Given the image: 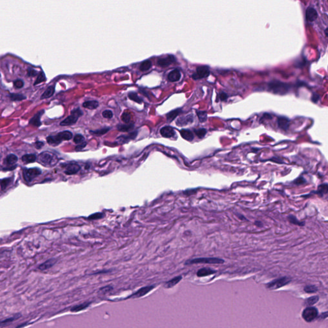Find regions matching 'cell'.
Here are the masks:
<instances>
[{"label":"cell","instance_id":"18","mask_svg":"<svg viewBox=\"0 0 328 328\" xmlns=\"http://www.w3.org/2000/svg\"><path fill=\"white\" fill-rule=\"evenodd\" d=\"M58 139L62 142L63 141H69L73 137V133L69 131H64L56 135Z\"/></svg>","mask_w":328,"mask_h":328},{"label":"cell","instance_id":"30","mask_svg":"<svg viewBox=\"0 0 328 328\" xmlns=\"http://www.w3.org/2000/svg\"><path fill=\"white\" fill-rule=\"evenodd\" d=\"M287 218H288V220H289V222H290L292 224H294V225H297V226H305V222L299 221V220H298L296 217L292 215H290L288 216Z\"/></svg>","mask_w":328,"mask_h":328},{"label":"cell","instance_id":"29","mask_svg":"<svg viewBox=\"0 0 328 328\" xmlns=\"http://www.w3.org/2000/svg\"><path fill=\"white\" fill-rule=\"evenodd\" d=\"M327 189L328 186L327 183L321 184L318 187V189L317 192H316V194H317L320 196H323L327 193Z\"/></svg>","mask_w":328,"mask_h":328},{"label":"cell","instance_id":"8","mask_svg":"<svg viewBox=\"0 0 328 328\" xmlns=\"http://www.w3.org/2000/svg\"><path fill=\"white\" fill-rule=\"evenodd\" d=\"M290 281V279H288L287 277H284V278H281L278 279L274 280V281L270 282L267 285L268 288L270 289H276L279 288L280 287H282L285 285L288 284V283Z\"/></svg>","mask_w":328,"mask_h":328},{"label":"cell","instance_id":"25","mask_svg":"<svg viewBox=\"0 0 328 328\" xmlns=\"http://www.w3.org/2000/svg\"><path fill=\"white\" fill-rule=\"evenodd\" d=\"M47 142L51 145L56 146L59 145L62 142L56 135L55 136H49L47 137Z\"/></svg>","mask_w":328,"mask_h":328},{"label":"cell","instance_id":"53","mask_svg":"<svg viewBox=\"0 0 328 328\" xmlns=\"http://www.w3.org/2000/svg\"><path fill=\"white\" fill-rule=\"evenodd\" d=\"M320 99V96H319V95H318L316 93H314L312 95V101L313 102L315 103H317L318 102V101Z\"/></svg>","mask_w":328,"mask_h":328},{"label":"cell","instance_id":"56","mask_svg":"<svg viewBox=\"0 0 328 328\" xmlns=\"http://www.w3.org/2000/svg\"><path fill=\"white\" fill-rule=\"evenodd\" d=\"M255 225L256 226H258V227H259V228H261V227H262V226H263V224H262V222L261 221H260V220H256V221H255Z\"/></svg>","mask_w":328,"mask_h":328},{"label":"cell","instance_id":"49","mask_svg":"<svg viewBox=\"0 0 328 328\" xmlns=\"http://www.w3.org/2000/svg\"><path fill=\"white\" fill-rule=\"evenodd\" d=\"M14 86L16 89H21L24 86V82L21 80H17L14 82Z\"/></svg>","mask_w":328,"mask_h":328},{"label":"cell","instance_id":"43","mask_svg":"<svg viewBox=\"0 0 328 328\" xmlns=\"http://www.w3.org/2000/svg\"><path fill=\"white\" fill-rule=\"evenodd\" d=\"M105 217V214L103 213H99V212H97V213H95L91 215L90 216L88 217V219H90V220H97V219H102L103 217Z\"/></svg>","mask_w":328,"mask_h":328},{"label":"cell","instance_id":"42","mask_svg":"<svg viewBox=\"0 0 328 328\" xmlns=\"http://www.w3.org/2000/svg\"><path fill=\"white\" fill-rule=\"evenodd\" d=\"M46 80V78L45 74H44L43 71H42V72L40 73L38 75L37 78L36 80H35V82L34 83V85L39 84V83H40L42 82H45Z\"/></svg>","mask_w":328,"mask_h":328},{"label":"cell","instance_id":"15","mask_svg":"<svg viewBox=\"0 0 328 328\" xmlns=\"http://www.w3.org/2000/svg\"><path fill=\"white\" fill-rule=\"evenodd\" d=\"M44 112V110H41V111H39L38 113H37V114L32 118L31 120L30 121V124L34 125L35 126L39 127L41 125L40 118L41 116L43 115Z\"/></svg>","mask_w":328,"mask_h":328},{"label":"cell","instance_id":"39","mask_svg":"<svg viewBox=\"0 0 328 328\" xmlns=\"http://www.w3.org/2000/svg\"><path fill=\"white\" fill-rule=\"evenodd\" d=\"M128 97H129L131 100L135 101L136 103L141 104L142 102V100L138 96V95H137L136 93H134V92H130V93L128 94Z\"/></svg>","mask_w":328,"mask_h":328},{"label":"cell","instance_id":"21","mask_svg":"<svg viewBox=\"0 0 328 328\" xmlns=\"http://www.w3.org/2000/svg\"><path fill=\"white\" fill-rule=\"evenodd\" d=\"M137 135V132H136L131 133L128 135H123L118 137L117 141H119L120 143H126L130 141V140L135 139Z\"/></svg>","mask_w":328,"mask_h":328},{"label":"cell","instance_id":"46","mask_svg":"<svg viewBox=\"0 0 328 328\" xmlns=\"http://www.w3.org/2000/svg\"><path fill=\"white\" fill-rule=\"evenodd\" d=\"M317 288L314 285L306 286L305 288V291L307 293H315L317 291Z\"/></svg>","mask_w":328,"mask_h":328},{"label":"cell","instance_id":"10","mask_svg":"<svg viewBox=\"0 0 328 328\" xmlns=\"http://www.w3.org/2000/svg\"><path fill=\"white\" fill-rule=\"evenodd\" d=\"M80 166L77 163H69L65 166V173L67 175H73L80 171Z\"/></svg>","mask_w":328,"mask_h":328},{"label":"cell","instance_id":"44","mask_svg":"<svg viewBox=\"0 0 328 328\" xmlns=\"http://www.w3.org/2000/svg\"><path fill=\"white\" fill-rule=\"evenodd\" d=\"M131 119H132V115H131L130 113L127 112H124L121 116L122 121L126 124L129 123L131 120Z\"/></svg>","mask_w":328,"mask_h":328},{"label":"cell","instance_id":"11","mask_svg":"<svg viewBox=\"0 0 328 328\" xmlns=\"http://www.w3.org/2000/svg\"><path fill=\"white\" fill-rule=\"evenodd\" d=\"M194 121V115L192 114H189L185 117L178 119L176 122V124L179 126H184L186 125L192 123Z\"/></svg>","mask_w":328,"mask_h":328},{"label":"cell","instance_id":"6","mask_svg":"<svg viewBox=\"0 0 328 328\" xmlns=\"http://www.w3.org/2000/svg\"><path fill=\"white\" fill-rule=\"evenodd\" d=\"M318 315V311L314 307H308L306 308L303 312V318L305 320L310 323V322L315 320V318Z\"/></svg>","mask_w":328,"mask_h":328},{"label":"cell","instance_id":"16","mask_svg":"<svg viewBox=\"0 0 328 328\" xmlns=\"http://www.w3.org/2000/svg\"><path fill=\"white\" fill-rule=\"evenodd\" d=\"M181 78V73L178 69H174L171 71L168 74V79L172 82H178Z\"/></svg>","mask_w":328,"mask_h":328},{"label":"cell","instance_id":"12","mask_svg":"<svg viewBox=\"0 0 328 328\" xmlns=\"http://www.w3.org/2000/svg\"><path fill=\"white\" fill-rule=\"evenodd\" d=\"M174 61H175V58L174 57V56L168 55L167 57L159 59V60H158V64H159L160 66L164 67L168 66V65H169L170 64L173 63Z\"/></svg>","mask_w":328,"mask_h":328},{"label":"cell","instance_id":"26","mask_svg":"<svg viewBox=\"0 0 328 328\" xmlns=\"http://www.w3.org/2000/svg\"><path fill=\"white\" fill-rule=\"evenodd\" d=\"M55 92V87L53 86H50L46 89V91L44 92L43 94L41 96V99H46V98H49L51 97Z\"/></svg>","mask_w":328,"mask_h":328},{"label":"cell","instance_id":"33","mask_svg":"<svg viewBox=\"0 0 328 328\" xmlns=\"http://www.w3.org/2000/svg\"><path fill=\"white\" fill-rule=\"evenodd\" d=\"M196 114L199 118V121H200L201 123H204V122L207 121L208 118L207 112L201 111V110H197Z\"/></svg>","mask_w":328,"mask_h":328},{"label":"cell","instance_id":"36","mask_svg":"<svg viewBox=\"0 0 328 328\" xmlns=\"http://www.w3.org/2000/svg\"><path fill=\"white\" fill-rule=\"evenodd\" d=\"M19 317H20V315L18 314L17 315L14 316V317H10L9 318H7V319H5V320H2V321L0 322V326H7V324H10V323H12V322L16 320V319H17V318H19Z\"/></svg>","mask_w":328,"mask_h":328},{"label":"cell","instance_id":"20","mask_svg":"<svg viewBox=\"0 0 328 328\" xmlns=\"http://www.w3.org/2000/svg\"><path fill=\"white\" fill-rule=\"evenodd\" d=\"M216 272L215 270H214L209 268H202V269H199L198 272H197V276L198 277H204L207 276L209 275H211Z\"/></svg>","mask_w":328,"mask_h":328},{"label":"cell","instance_id":"5","mask_svg":"<svg viewBox=\"0 0 328 328\" xmlns=\"http://www.w3.org/2000/svg\"><path fill=\"white\" fill-rule=\"evenodd\" d=\"M41 170L38 168L25 169L23 170V177L27 182H30L34 179L41 174Z\"/></svg>","mask_w":328,"mask_h":328},{"label":"cell","instance_id":"52","mask_svg":"<svg viewBox=\"0 0 328 328\" xmlns=\"http://www.w3.org/2000/svg\"><path fill=\"white\" fill-rule=\"evenodd\" d=\"M37 74H38L37 71H35V69H34L29 68L28 69V75L29 76H36Z\"/></svg>","mask_w":328,"mask_h":328},{"label":"cell","instance_id":"38","mask_svg":"<svg viewBox=\"0 0 328 328\" xmlns=\"http://www.w3.org/2000/svg\"><path fill=\"white\" fill-rule=\"evenodd\" d=\"M10 98L12 101H22L23 99H26V96H24L23 94H10Z\"/></svg>","mask_w":328,"mask_h":328},{"label":"cell","instance_id":"40","mask_svg":"<svg viewBox=\"0 0 328 328\" xmlns=\"http://www.w3.org/2000/svg\"><path fill=\"white\" fill-rule=\"evenodd\" d=\"M318 301V296H313L310 297L308 299H306L305 301V305L306 306H312L315 305V304Z\"/></svg>","mask_w":328,"mask_h":328},{"label":"cell","instance_id":"23","mask_svg":"<svg viewBox=\"0 0 328 328\" xmlns=\"http://www.w3.org/2000/svg\"><path fill=\"white\" fill-rule=\"evenodd\" d=\"M98 106H99V103L97 101H88L83 103V106L84 108L90 110L96 109L97 108Z\"/></svg>","mask_w":328,"mask_h":328},{"label":"cell","instance_id":"27","mask_svg":"<svg viewBox=\"0 0 328 328\" xmlns=\"http://www.w3.org/2000/svg\"><path fill=\"white\" fill-rule=\"evenodd\" d=\"M17 160H18V158H17L16 155H15L14 154H10L9 155H8L7 158H6L5 162L7 165H11L16 163L17 162Z\"/></svg>","mask_w":328,"mask_h":328},{"label":"cell","instance_id":"28","mask_svg":"<svg viewBox=\"0 0 328 328\" xmlns=\"http://www.w3.org/2000/svg\"><path fill=\"white\" fill-rule=\"evenodd\" d=\"M181 109H176L172 110V111L170 112L169 114L167 115V121L171 122L172 121H173L174 119L177 117V116L180 114V113H181Z\"/></svg>","mask_w":328,"mask_h":328},{"label":"cell","instance_id":"2","mask_svg":"<svg viewBox=\"0 0 328 328\" xmlns=\"http://www.w3.org/2000/svg\"><path fill=\"white\" fill-rule=\"evenodd\" d=\"M37 160L44 166L50 167L56 165L58 162V159L53 153L48 151H44L38 155Z\"/></svg>","mask_w":328,"mask_h":328},{"label":"cell","instance_id":"47","mask_svg":"<svg viewBox=\"0 0 328 328\" xmlns=\"http://www.w3.org/2000/svg\"><path fill=\"white\" fill-rule=\"evenodd\" d=\"M85 141V138L83 137L82 135H76L75 137H74V142L76 143V144H82V143L84 142Z\"/></svg>","mask_w":328,"mask_h":328},{"label":"cell","instance_id":"22","mask_svg":"<svg viewBox=\"0 0 328 328\" xmlns=\"http://www.w3.org/2000/svg\"><path fill=\"white\" fill-rule=\"evenodd\" d=\"M56 262V260H55V259L53 258L50 259V260H47L46 262H44V263H43V264H41L40 266L38 267V269L42 270L48 269L52 266H53V265L55 264Z\"/></svg>","mask_w":328,"mask_h":328},{"label":"cell","instance_id":"4","mask_svg":"<svg viewBox=\"0 0 328 328\" xmlns=\"http://www.w3.org/2000/svg\"><path fill=\"white\" fill-rule=\"evenodd\" d=\"M83 115V112L80 108H77L73 110L71 112V115L69 116L66 119H64L63 121L60 123L61 126H70V125H73L76 123L78 119Z\"/></svg>","mask_w":328,"mask_h":328},{"label":"cell","instance_id":"51","mask_svg":"<svg viewBox=\"0 0 328 328\" xmlns=\"http://www.w3.org/2000/svg\"><path fill=\"white\" fill-rule=\"evenodd\" d=\"M219 99H220V101H226L228 99V94L226 93V92H222L219 94Z\"/></svg>","mask_w":328,"mask_h":328},{"label":"cell","instance_id":"34","mask_svg":"<svg viewBox=\"0 0 328 328\" xmlns=\"http://www.w3.org/2000/svg\"><path fill=\"white\" fill-rule=\"evenodd\" d=\"M10 178H6L0 180V192L3 191L8 185L10 183Z\"/></svg>","mask_w":328,"mask_h":328},{"label":"cell","instance_id":"32","mask_svg":"<svg viewBox=\"0 0 328 328\" xmlns=\"http://www.w3.org/2000/svg\"><path fill=\"white\" fill-rule=\"evenodd\" d=\"M181 279H182V277L181 276H178V277H175L174 278L172 279L171 280H170L169 281H168L167 283H166L165 285V287L167 288H171L172 287H174L176 285L180 282Z\"/></svg>","mask_w":328,"mask_h":328},{"label":"cell","instance_id":"1","mask_svg":"<svg viewBox=\"0 0 328 328\" xmlns=\"http://www.w3.org/2000/svg\"><path fill=\"white\" fill-rule=\"evenodd\" d=\"M268 89L269 91L274 94L284 95L287 94L290 91L291 85L278 80H272L268 84Z\"/></svg>","mask_w":328,"mask_h":328},{"label":"cell","instance_id":"55","mask_svg":"<svg viewBox=\"0 0 328 328\" xmlns=\"http://www.w3.org/2000/svg\"><path fill=\"white\" fill-rule=\"evenodd\" d=\"M35 148L38 149V150H39V149H40V148L43 147L44 143L42 142H40V141H37V142L35 143Z\"/></svg>","mask_w":328,"mask_h":328},{"label":"cell","instance_id":"7","mask_svg":"<svg viewBox=\"0 0 328 328\" xmlns=\"http://www.w3.org/2000/svg\"><path fill=\"white\" fill-rule=\"evenodd\" d=\"M210 72L209 67L206 65L199 66L196 69V72L192 74V78L194 80L202 79L207 78L210 75Z\"/></svg>","mask_w":328,"mask_h":328},{"label":"cell","instance_id":"41","mask_svg":"<svg viewBox=\"0 0 328 328\" xmlns=\"http://www.w3.org/2000/svg\"><path fill=\"white\" fill-rule=\"evenodd\" d=\"M194 132L196 135L198 136L199 139H202L206 135L207 133V130L205 128H199L198 130H195Z\"/></svg>","mask_w":328,"mask_h":328},{"label":"cell","instance_id":"19","mask_svg":"<svg viewBox=\"0 0 328 328\" xmlns=\"http://www.w3.org/2000/svg\"><path fill=\"white\" fill-rule=\"evenodd\" d=\"M153 288L154 287H153V286H150V287H145L144 288H142L137 291L136 293L133 294L132 297L138 298V297H141L142 296H144L146 294L149 293L152 289H153Z\"/></svg>","mask_w":328,"mask_h":328},{"label":"cell","instance_id":"50","mask_svg":"<svg viewBox=\"0 0 328 328\" xmlns=\"http://www.w3.org/2000/svg\"><path fill=\"white\" fill-rule=\"evenodd\" d=\"M102 114H103V117L107 118V119H111L113 117V113H112L111 110H105V111H103Z\"/></svg>","mask_w":328,"mask_h":328},{"label":"cell","instance_id":"54","mask_svg":"<svg viewBox=\"0 0 328 328\" xmlns=\"http://www.w3.org/2000/svg\"><path fill=\"white\" fill-rule=\"evenodd\" d=\"M86 145H87V143H86V142H83V143H82V144H79L78 145L76 146V151H80V150H82V149H83V148H84L85 147Z\"/></svg>","mask_w":328,"mask_h":328},{"label":"cell","instance_id":"35","mask_svg":"<svg viewBox=\"0 0 328 328\" xmlns=\"http://www.w3.org/2000/svg\"><path fill=\"white\" fill-rule=\"evenodd\" d=\"M89 305V303H83V304H81V305H77V306L73 307L72 309H71V311L73 312H78L82 311V310L87 308Z\"/></svg>","mask_w":328,"mask_h":328},{"label":"cell","instance_id":"48","mask_svg":"<svg viewBox=\"0 0 328 328\" xmlns=\"http://www.w3.org/2000/svg\"><path fill=\"white\" fill-rule=\"evenodd\" d=\"M294 183L296 185H303V184H305L306 183V179L304 178L303 176H301L299 178H297L296 180L294 181Z\"/></svg>","mask_w":328,"mask_h":328},{"label":"cell","instance_id":"37","mask_svg":"<svg viewBox=\"0 0 328 328\" xmlns=\"http://www.w3.org/2000/svg\"><path fill=\"white\" fill-rule=\"evenodd\" d=\"M152 65L151 62L150 60H145L141 64V66H140V69L142 71H145L150 69Z\"/></svg>","mask_w":328,"mask_h":328},{"label":"cell","instance_id":"14","mask_svg":"<svg viewBox=\"0 0 328 328\" xmlns=\"http://www.w3.org/2000/svg\"><path fill=\"white\" fill-rule=\"evenodd\" d=\"M277 123H278L279 128L285 131L288 130L289 126H290V120L287 117H278V120H277Z\"/></svg>","mask_w":328,"mask_h":328},{"label":"cell","instance_id":"3","mask_svg":"<svg viewBox=\"0 0 328 328\" xmlns=\"http://www.w3.org/2000/svg\"><path fill=\"white\" fill-rule=\"evenodd\" d=\"M224 261L222 259L219 258H194L192 260L187 261L185 263L186 265H192V264H198V263H208V264H221L223 263Z\"/></svg>","mask_w":328,"mask_h":328},{"label":"cell","instance_id":"57","mask_svg":"<svg viewBox=\"0 0 328 328\" xmlns=\"http://www.w3.org/2000/svg\"><path fill=\"white\" fill-rule=\"evenodd\" d=\"M238 215V218H239V219H241V220H247V219L246 218V217H244L243 215H239V214H238V215Z\"/></svg>","mask_w":328,"mask_h":328},{"label":"cell","instance_id":"24","mask_svg":"<svg viewBox=\"0 0 328 328\" xmlns=\"http://www.w3.org/2000/svg\"><path fill=\"white\" fill-rule=\"evenodd\" d=\"M36 160H37V156L36 155L34 154H27L24 155V156L22 157L23 162L27 163L34 162Z\"/></svg>","mask_w":328,"mask_h":328},{"label":"cell","instance_id":"17","mask_svg":"<svg viewBox=\"0 0 328 328\" xmlns=\"http://www.w3.org/2000/svg\"><path fill=\"white\" fill-rule=\"evenodd\" d=\"M180 135L182 137V138L187 141H192L194 138L193 133L189 130H185L183 129L180 130Z\"/></svg>","mask_w":328,"mask_h":328},{"label":"cell","instance_id":"45","mask_svg":"<svg viewBox=\"0 0 328 328\" xmlns=\"http://www.w3.org/2000/svg\"><path fill=\"white\" fill-rule=\"evenodd\" d=\"M110 130V128H103V129H101V130H97L96 131H91V132L92 134H94V135H104V134H105L106 132H108Z\"/></svg>","mask_w":328,"mask_h":328},{"label":"cell","instance_id":"9","mask_svg":"<svg viewBox=\"0 0 328 328\" xmlns=\"http://www.w3.org/2000/svg\"><path fill=\"white\" fill-rule=\"evenodd\" d=\"M317 12L314 7H309L306 10V19L308 22H314L317 19Z\"/></svg>","mask_w":328,"mask_h":328},{"label":"cell","instance_id":"13","mask_svg":"<svg viewBox=\"0 0 328 328\" xmlns=\"http://www.w3.org/2000/svg\"><path fill=\"white\" fill-rule=\"evenodd\" d=\"M160 133L165 138H171L175 135V131L171 126H164L160 130Z\"/></svg>","mask_w":328,"mask_h":328},{"label":"cell","instance_id":"58","mask_svg":"<svg viewBox=\"0 0 328 328\" xmlns=\"http://www.w3.org/2000/svg\"><path fill=\"white\" fill-rule=\"evenodd\" d=\"M325 34H326V36L327 37L328 36V35H327V28H326V30H325Z\"/></svg>","mask_w":328,"mask_h":328},{"label":"cell","instance_id":"31","mask_svg":"<svg viewBox=\"0 0 328 328\" xmlns=\"http://www.w3.org/2000/svg\"><path fill=\"white\" fill-rule=\"evenodd\" d=\"M134 125L133 124H119L117 126V129L120 132H128L132 129Z\"/></svg>","mask_w":328,"mask_h":328}]
</instances>
